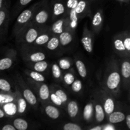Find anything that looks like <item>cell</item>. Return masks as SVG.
I'll list each match as a JSON object with an SVG mask.
<instances>
[{
  "label": "cell",
  "mask_w": 130,
  "mask_h": 130,
  "mask_svg": "<svg viewBox=\"0 0 130 130\" xmlns=\"http://www.w3.org/2000/svg\"><path fill=\"white\" fill-rule=\"evenodd\" d=\"M121 81L120 74L118 72H113L109 75L107 79V86L111 90H116Z\"/></svg>",
  "instance_id": "1"
},
{
  "label": "cell",
  "mask_w": 130,
  "mask_h": 130,
  "mask_svg": "<svg viewBox=\"0 0 130 130\" xmlns=\"http://www.w3.org/2000/svg\"><path fill=\"white\" fill-rule=\"evenodd\" d=\"M32 15V12L30 10L27 9V10H24L18 17L17 22L19 24H25L30 20Z\"/></svg>",
  "instance_id": "2"
},
{
  "label": "cell",
  "mask_w": 130,
  "mask_h": 130,
  "mask_svg": "<svg viewBox=\"0 0 130 130\" xmlns=\"http://www.w3.org/2000/svg\"><path fill=\"white\" fill-rule=\"evenodd\" d=\"M23 95H24V99L29 104L32 105H36V104L37 103L36 97L35 95L32 92L31 90H30L29 89H25L24 91Z\"/></svg>",
  "instance_id": "3"
},
{
  "label": "cell",
  "mask_w": 130,
  "mask_h": 130,
  "mask_svg": "<svg viewBox=\"0 0 130 130\" xmlns=\"http://www.w3.org/2000/svg\"><path fill=\"white\" fill-rule=\"evenodd\" d=\"M125 119V116L121 112H115L110 114L109 121L112 123H118Z\"/></svg>",
  "instance_id": "4"
},
{
  "label": "cell",
  "mask_w": 130,
  "mask_h": 130,
  "mask_svg": "<svg viewBox=\"0 0 130 130\" xmlns=\"http://www.w3.org/2000/svg\"><path fill=\"white\" fill-rule=\"evenodd\" d=\"M46 114L52 119H56L59 117L60 112L58 109L52 105H48L45 108Z\"/></svg>",
  "instance_id": "5"
},
{
  "label": "cell",
  "mask_w": 130,
  "mask_h": 130,
  "mask_svg": "<svg viewBox=\"0 0 130 130\" xmlns=\"http://www.w3.org/2000/svg\"><path fill=\"white\" fill-rule=\"evenodd\" d=\"M81 43H82L83 48L88 53H91L93 51V46L91 39L88 36H84L81 39Z\"/></svg>",
  "instance_id": "6"
},
{
  "label": "cell",
  "mask_w": 130,
  "mask_h": 130,
  "mask_svg": "<svg viewBox=\"0 0 130 130\" xmlns=\"http://www.w3.org/2000/svg\"><path fill=\"white\" fill-rule=\"evenodd\" d=\"M78 105L74 101H71L67 105V111L68 114L71 118H74L78 112Z\"/></svg>",
  "instance_id": "7"
},
{
  "label": "cell",
  "mask_w": 130,
  "mask_h": 130,
  "mask_svg": "<svg viewBox=\"0 0 130 130\" xmlns=\"http://www.w3.org/2000/svg\"><path fill=\"white\" fill-rule=\"evenodd\" d=\"M38 36V32L35 29L31 28L29 29L25 35V41L28 43H32L36 39Z\"/></svg>",
  "instance_id": "8"
},
{
  "label": "cell",
  "mask_w": 130,
  "mask_h": 130,
  "mask_svg": "<svg viewBox=\"0 0 130 130\" xmlns=\"http://www.w3.org/2000/svg\"><path fill=\"white\" fill-rule=\"evenodd\" d=\"M59 41L61 44L63 46H66L71 43L72 41V37L71 34L68 32H63L60 34L59 38Z\"/></svg>",
  "instance_id": "9"
},
{
  "label": "cell",
  "mask_w": 130,
  "mask_h": 130,
  "mask_svg": "<svg viewBox=\"0 0 130 130\" xmlns=\"http://www.w3.org/2000/svg\"><path fill=\"white\" fill-rule=\"evenodd\" d=\"M48 18V13L46 10H41L36 15L35 20L38 24H44L47 21Z\"/></svg>",
  "instance_id": "10"
},
{
  "label": "cell",
  "mask_w": 130,
  "mask_h": 130,
  "mask_svg": "<svg viewBox=\"0 0 130 130\" xmlns=\"http://www.w3.org/2000/svg\"><path fill=\"white\" fill-rule=\"evenodd\" d=\"M76 68H77V72H78L80 76H81V77L85 78L86 76V75H87V71H86V68L85 63H84L81 60H78L76 61Z\"/></svg>",
  "instance_id": "11"
},
{
  "label": "cell",
  "mask_w": 130,
  "mask_h": 130,
  "mask_svg": "<svg viewBox=\"0 0 130 130\" xmlns=\"http://www.w3.org/2000/svg\"><path fill=\"white\" fill-rule=\"evenodd\" d=\"M13 63L12 60L8 57L0 59V71H5L11 67Z\"/></svg>",
  "instance_id": "12"
},
{
  "label": "cell",
  "mask_w": 130,
  "mask_h": 130,
  "mask_svg": "<svg viewBox=\"0 0 130 130\" xmlns=\"http://www.w3.org/2000/svg\"><path fill=\"white\" fill-rule=\"evenodd\" d=\"M14 126L18 130H26L27 129L28 124L24 119L18 118L13 122Z\"/></svg>",
  "instance_id": "13"
},
{
  "label": "cell",
  "mask_w": 130,
  "mask_h": 130,
  "mask_svg": "<svg viewBox=\"0 0 130 130\" xmlns=\"http://www.w3.org/2000/svg\"><path fill=\"white\" fill-rule=\"evenodd\" d=\"M39 96L43 100H46L49 98L50 91L48 86L46 84H43L39 88Z\"/></svg>",
  "instance_id": "14"
},
{
  "label": "cell",
  "mask_w": 130,
  "mask_h": 130,
  "mask_svg": "<svg viewBox=\"0 0 130 130\" xmlns=\"http://www.w3.org/2000/svg\"><path fill=\"white\" fill-rule=\"evenodd\" d=\"M114 109V102L113 100L110 98H108L106 99L104 103V110L105 112L108 114H111L113 112Z\"/></svg>",
  "instance_id": "15"
},
{
  "label": "cell",
  "mask_w": 130,
  "mask_h": 130,
  "mask_svg": "<svg viewBox=\"0 0 130 130\" xmlns=\"http://www.w3.org/2000/svg\"><path fill=\"white\" fill-rule=\"evenodd\" d=\"M65 11V6L63 3L60 2H57L53 5V14L55 16L62 15Z\"/></svg>",
  "instance_id": "16"
},
{
  "label": "cell",
  "mask_w": 130,
  "mask_h": 130,
  "mask_svg": "<svg viewBox=\"0 0 130 130\" xmlns=\"http://www.w3.org/2000/svg\"><path fill=\"white\" fill-rule=\"evenodd\" d=\"M121 73L123 77L128 79L130 77V63L129 62H124L121 66Z\"/></svg>",
  "instance_id": "17"
},
{
  "label": "cell",
  "mask_w": 130,
  "mask_h": 130,
  "mask_svg": "<svg viewBox=\"0 0 130 130\" xmlns=\"http://www.w3.org/2000/svg\"><path fill=\"white\" fill-rule=\"evenodd\" d=\"M47 67H48V63L44 60L36 62L34 66V69L35 71H37L38 72H44V71H46Z\"/></svg>",
  "instance_id": "18"
},
{
  "label": "cell",
  "mask_w": 130,
  "mask_h": 130,
  "mask_svg": "<svg viewBox=\"0 0 130 130\" xmlns=\"http://www.w3.org/2000/svg\"><path fill=\"white\" fill-rule=\"evenodd\" d=\"M95 112H96V119L97 121L102 122L104 119V112L101 105H97L95 106Z\"/></svg>",
  "instance_id": "19"
},
{
  "label": "cell",
  "mask_w": 130,
  "mask_h": 130,
  "mask_svg": "<svg viewBox=\"0 0 130 130\" xmlns=\"http://www.w3.org/2000/svg\"><path fill=\"white\" fill-rule=\"evenodd\" d=\"M63 21L62 20H57L53 24L52 26V30L55 34H61L63 32Z\"/></svg>",
  "instance_id": "20"
},
{
  "label": "cell",
  "mask_w": 130,
  "mask_h": 130,
  "mask_svg": "<svg viewBox=\"0 0 130 130\" xmlns=\"http://www.w3.org/2000/svg\"><path fill=\"white\" fill-rule=\"evenodd\" d=\"M4 109H5V112L8 115H13L16 113L17 111V107L16 105L12 102H10L6 104L4 107Z\"/></svg>",
  "instance_id": "21"
},
{
  "label": "cell",
  "mask_w": 130,
  "mask_h": 130,
  "mask_svg": "<svg viewBox=\"0 0 130 130\" xmlns=\"http://www.w3.org/2000/svg\"><path fill=\"white\" fill-rule=\"evenodd\" d=\"M45 55L41 52H36L30 55V61L34 62H38L39 61L44 60L45 59Z\"/></svg>",
  "instance_id": "22"
},
{
  "label": "cell",
  "mask_w": 130,
  "mask_h": 130,
  "mask_svg": "<svg viewBox=\"0 0 130 130\" xmlns=\"http://www.w3.org/2000/svg\"><path fill=\"white\" fill-rule=\"evenodd\" d=\"M47 48L50 50H54L58 48L59 45V40L57 38L53 37L47 42Z\"/></svg>",
  "instance_id": "23"
},
{
  "label": "cell",
  "mask_w": 130,
  "mask_h": 130,
  "mask_svg": "<svg viewBox=\"0 0 130 130\" xmlns=\"http://www.w3.org/2000/svg\"><path fill=\"white\" fill-rule=\"evenodd\" d=\"M86 6V3L85 0H80L78 1L77 5L75 7L74 10L76 11V14H80L85 11Z\"/></svg>",
  "instance_id": "24"
},
{
  "label": "cell",
  "mask_w": 130,
  "mask_h": 130,
  "mask_svg": "<svg viewBox=\"0 0 130 130\" xmlns=\"http://www.w3.org/2000/svg\"><path fill=\"white\" fill-rule=\"evenodd\" d=\"M0 90L3 91H11V85L10 83L5 79H0Z\"/></svg>",
  "instance_id": "25"
},
{
  "label": "cell",
  "mask_w": 130,
  "mask_h": 130,
  "mask_svg": "<svg viewBox=\"0 0 130 130\" xmlns=\"http://www.w3.org/2000/svg\"><path fill=\"white\" fill-rule=\"evenodd\" d=\"M30 76L33 80L38 82H43L45 80L44 76L37 71H32L30 72Z\"/></svg>",
  "instance_id": "26"
},
{
  "label": "cell",
  "mask_w": 130,
  "mask_h": 130,
  "mask_svg": "<svg viewBox=\"0 0 130 130\" xmlns=\"http://www.w3.org/2000/svg\"><path fill=\"white\" fill-rule=\"evenodd\" d=\"M93 112V106L91 104H87V105L85 106V109H84V112H83V116L84 118L86 119V120H88L91 116V114H92Z\"/></svg>",
  "instance_id": "27"
},
{
  "label": "cell",
  "mask_w": 130,
  "mask_h": 130,
  "mask_svg": "<svg viewBox=\"0 0 130 130\" xmlns=\"http://www.w3.org/2000/svg\"><path fill=\"white\" fill-rule=\"evenodd\" d=\"M49 36L44 34L39 36H38V38H36L35 41L36 43L37 44H38V45H42V44H44L45 43H46L49 41Z\"/></svg>",
  "instance_id": "28"
},
{
  "label": "cell",
  "mask_w": 130,
  "mask_h": 130,
  "mask_svg": "<svg viewBox=\"0 0 130 130\" xmlns=\"http://www.w3.org/2000/svg\"><path fill=\"white\" fill-rule=\"evenodd\" d=\"M102 21V18L101 13L100 11H98L93 16L92 20V24L94 26H99L100 24H101Z\"/></svg>",
  "instance_id": "29"
},
{
  "label": "cell",
  "mask_w": 130,
  "mask_h": 130,
  "mask_svg": "<svg viewBox=\"0 0 130 130\" xmlns=\"http://www.w3.org/2000/svg\"><path fill=\"white\" fill-rule=\"evenodd\" d=\"M6 6L4 5L2 8L0 10V30L2 26L5 23V20H6Z\"/></svg>",
  "instance_id": "30"
},
{
  "label": "cell",
  "mask_w": 130,
  "mask_h": 130,
  "mask_svg": "<svg viewBox=\"0 0 130 130\" xmlns=\"http://www.w3.org/2000/svg\"><path fill=\"white\" fill-rule=\"evenodd\" d=\"M13 100V97L10 95L0 94V103L1 104H8V103L12 102Z\"/></svg>",
  "instance_id": "31"
},
{
  "label": "cell",
  "mask_w": 130,
  "mask_h": 130,
  "mask_svg": "<svg viewBox=\"0 0 130 130\" xmlns=\"http://www.w3.org/2000/svg\"><path fill=\"white\" fill-rule=\"evenodd\" d=\"M70 18L71 20V27L72 28H74L76 26L77 21V14H76V11H75L74 8L71 9V15H70Z\"/></svg>",
  "instance_id": "32"
},
{
  "label": "cell",
  "mask_w": 130,
  "mask_h": 130,
  "mask_svg": "<svg viewBox=\"0 0 130 130\" xmlns=\"http://www.w3.org/2000/svg\"><path fill=\"white\" fill-rule=\"evenodd\" d=\"M52 74L55 78L58 79L61 76V71L60 68L57 64L55 63L52 66Z\"/></svg>",
  "instance_id": "33"
},
{
  "label": "cell",
  "mask_w": 130,
  "mask_h": 130,
  "mask_svg": "<svg viewBox=\"0 0 130 130\" xmlns=\"http://www.w3.org/2000/svg\"><path fill=\"white\" fill-rule=\"evenodd\" d=\"M72 89L74 92H79L82 89V83L79 80H76L72 83Z\"/></svg>",
  "instance_id": "34"
},
{
  "label": "cell",
  "mask_w": 130,
  "mask_h": 130,
  "mask_svg": "<svg viewBox=\"0 0 130 130\" xmlns=\"http://www.w3.org/2000/svg\"><path fill=\"white\" fill-rule=\"evenodd\" d=\"M55 94L60 99L61 101L63 102H66L67 100V96L66 95V93L62 90H58L55 91Z\"/></svg>",
  "instance_id": "35"
},
{
  "label": "cell",
  "mask_w": 130,
  "mask_h": 130,
  "mask_svg": "<svg viewBox=\"0 0 130 130\" xmlns=\"http://www.w3.org/2000/svg\"><path fill=\"white\" fill-rule=\"evenodd\" d=\"M114 46H115L116 49L120 52H123V51L125 50V47H124L123 42L122 41L121 39H116L114 41Z\"/></svg>",
  "instance_id": "36"
},
{
  "label": "cell",
  "mask_w": 130,
  "mask_h": 130,
  "mask_svg": "<svg viewBox=\"0 0 130 130\" xmlns=\"http://www.w3.org/2000/svg\"><path fill=\"white\" fill-rule=\"evenodd\" d=\"M64 130H81V128L78 125L74 123H67L63 126Z\"/></svg>",
  "instance_id": "37"
},
{
  "label": "cell",
  "mask_w": 130,
  "mask_h": 130,
  "mask_svg": "<svg viewBox=\"0 0 130 130\" xmlns=\"http://www.w3.org/2000/svg\"><path fill=\"white\" fill-rule=\"evenodd\" d=\"M63 79H64L65 83L68 85H72V83L74 81V76L71 73L66 74Z\"/></svg>",
  "instance_id": "38"
},
{
  "label": "cell",
  "mask_w": 130,
  "mask_h": 130,
  "mask_svg": "<svg viewBox=\"0 0 130 130\" xmlns=\"http://www.w3.org/2000/svg\"><path fill=\"white\" fill-rule=\"evenodd\" d=\"M18 103H19V110L18 111L20 113H23L26 109V102L24 99H20Z\"/></svg>",
  "instance_id": "39"
},
{
  "label": "cell",
  "mask_w": 130,
  "mask_h": 130,
  "mask_svg": "<svg viewBox=\"0 0 130 130\" xmlns=\"http://www.w3.org/2000/svg\"><path fill=\"white\" fill-rule=\"evenodd\" d=\"M50 98L52 102H53L54 104H55V105H58V106H60V105L62 104V102L61 101L60 99L59 98H58L55 93L51 94Z\"/></svg>",
  "instance_id": "40"
},
{
  "label": "cell",
  "mask_w": 130,
  "mask_h": 130,
  "mask_svg": "<svg viewBox=\"0 0 130 130\" xmlns=\"http://www.w3.org/2000/svg\"><path fill=\"white\" fill-rule=\"evenodd\" d=\"M60 66L61 68H62L63 69H68L71 66L69 62L66 60H61L59 62Z\"/></svg>",
  "instance_id": "41"
},
{
  "label": "cell",
  "mask_w": 130,
  "mask_h": 130,
  "mask_svg": "<svg viewBox=\"0 0 130 130\" xmlns=\"http://www.w3.org/2000/svg\"><path fill=\"white\" fill-rule=\"evenodd\" d=\"M78 0H68L67 3V6L69 8L74 9L77 5Z\"/></svg>",
  "instance_id": "42"
},
{
  "label": "cell",
  "mask_w": 130,
  "mask_h": 130,
  "mask_svg": "<svg viewBox=\"0 0 130 130\" xmlns=\"http://www.w3.org/2000/svg\"><path fill=\"white\" fill-rule=\"evenodd\" d=\"M123 44H124V47H125V49L127 50L128 51L130 50V38H126L124 39V42H123Z\"/></svg>",
  "instance_id": "43"
},
{
  "label": "cell",
  "mask_w": 130,
  "mask_h": 130,
  "mask_svg": "<svg viewBox=\"0 0 130 130\" xmlns=\"http://www.w3.org/2000/svg\"><path fill=\"white\" fill-rule=\"evenodd\" d=\"M2 130H16L15 128H14L13 126L10 125V124H6V125L4 126L3 127Z\"/></svg>",
  "instance_id": "44"
},
{
  "label": "cell",
  "mask_w": 130,
  "mask_h": 130,
  "mask_svg": "<svg viewBox=\"0 0 130 130\" xmlns=\"http://www.w3.org/2000/svg\"><path fill=\"white\" fill-rule=\"evenodd\" d=\"M32 0H19V3L22 6H25L30 3Z\"/></svg>",
  "instance_id": "45"
},
{
  "label": "cell",
  "mask_w": 130,
  "mask_h": 130,
  "mask_svg": "<svg viewBox=\"0 0 130 130\" xmlns=\"http://www.w3.org/2000/svg\"><path fill=\"white\" fill-rule=\"evenodd\" d=\"M126 124L128 126V128H130V115H128L126 117Z\"/></svg>",
  "instance_id": "46"
},
{
  "label": "cell",
  "mask_w": 130,
  "mask_h": 130,
  "mask_svg": "<svg viewBox=\"0 0 130 130\" xmlns=\"http://www.w3.org/2000/svg\"><path fill=\"white\" fill-rule=\"evenodd\" d=\"M5 1V0H0V10H1V9L3 8V6H4Z\"/></svg>",
  "instance_id": "47"
},
{
  "label": "cell",
  "mask_w": 130,
  "mask_h": 130,
  "mask_svg": "<svg viewBox=\"0 0 130 130\" xmlns=\"http://www.w3.org/2000/svg\"><path fill=\"white\" fill-rule=\"evenodd\" d=\"M5 116V112L0 109V118H2Z\"/></svg>",
  "instance_id": "48"
},
{
  "label": "cell",
  "mask_w": 130,
  "mask_h": 130,
  "mask_svg": "<svg viewBox=\"0 0 130 130\" xmlns=\"http://www.w3.org/2000/svg\"><path fill=\"white\" fill-rule=\"evenodd\" d=\"M104 130H114V129L112 126H107L106 128L104 129Z\"/></svg>",
  "instance_id": "49"
},
{
  "label": "cell",
  "mask_w": 130,
  "mask_h": 130,
  "mask_svg": "<svg viewBox=\"0 0 130 130\" xmlns=\"http://www.w3.org/2000/svg\"><path fill=\"white\" fill-rule=\"evenodd\" d=\"M90 130H101V128L99 126H98V127H96V128H92V129H91Z\"/></svg>",
  "instance_id": "50"
}]
</instances>
